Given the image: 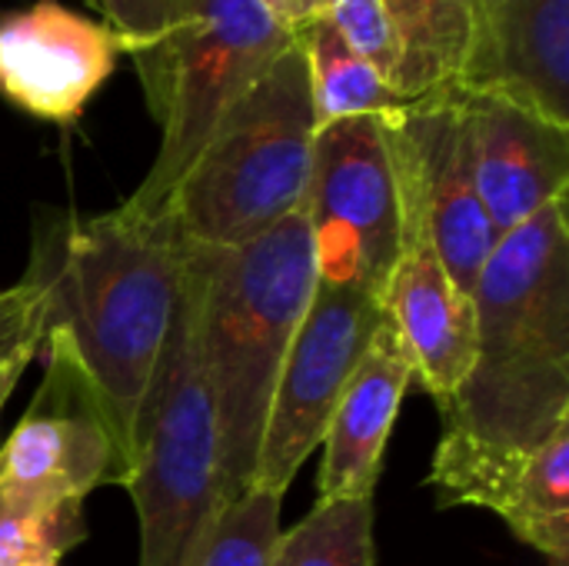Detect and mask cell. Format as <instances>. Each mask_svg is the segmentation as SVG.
I'll use <instances>...</instances> for the list:
<instances>
[{
    "label": "cell",
    "instance_id": "obj_1",
    "mask_svg": "<svg viewBox=\"0 0 569 566\" xmlns=\"http://www.w3.org/2000/svg\"><path fill=\"white\" fill-rule=\"evenodd\" d=\"M477 354L437 407V504L490 510L523 460L569 427V197L503 234L473 287Z\"/></svg>",
    "mask_w": 569,
    "mask_h": 566
},
{
    "label": "cell",
    "instance_id": "obj_2",
    "mask_svg": "<svg viewBox=\"0 0 569 566\" xmlns=\"http://www.w3.org/2000/svg\"><path fill=\"white\" fill-rule=\"evenodd\" d=\"M187 274V247L163 220L120 210L47 217L33 227L23 280L37 290L43 334L70 340L117 444L137 460V427L167 350Z\"/></svg>",
    "mask_w": 569,
    "mask_h": 566
},
{
    "label": "cell",
    "instance_id": "obj_3",
    "mask_svg": "<svg viewBox=\"0 0 569 566\" xmlns=\"http://www.w3.org/2000/svg\"><path fill=\"white\" fill-rule=\"evenodd\" d=\"M197 354L230 500L250 487L270 397L317 290L303 210L223 250H187Z\"/></svg>",
    "mask_w": 569,
    "mask_h": 566
},
{
    "label": "cell",
    "instance_id": "obj_4",
    "mask_svg": "<svg viewBox=\"0 0 569 566\" xmlns=\"http://www.w3.org/2000/svg\"><path fill=\"white\" fill-rule=\"evenodd\" d=\"M313 137L310 77L293 37L213 127L157 220L187 250H223L260 237L303 210Z\"/></svg>",
    "mask_w": 569,
    "mask_h": 566
},
{
    "label": "cell",
    "instance_id": "obj_5",
    "mask_svg": "<svg viewBox=\"0 0 569 566\" xmlns=\"http://www.w3.org/2000/svg\"><path fill=\"white\" fill-rule=\"evenodd\" d=\"M293 37L263 0H180L163 37L133 53L147 107L160 123V150L117 210L157 220L213 127Z\"/></svg>",
    "mask_w": 569,
    "mask_h": 566
},
{
    "label": "cell",
    "instance_id": "obj_6",
    "mask_svg": "<svg viewBox=\"0 0 569 566\" xmlns=\"http://www.w3.org/2000/svg\"><path fill=\"white\" fill-rule=\"evenodd\" d=\"M140 524L137 566H197L220 510L230 504L217 420L197 354L187 290L137 427V460L123 487Z\"/></svg>",
    "mask_w": 569,
    "mask_h": 566
},
{
    "label": "cell",
    "instance_id": "obj_7",
    "mask_svg": "<svg viewBox=\"0 0 569 566\" xmlns=\"http://www.w3.org/2000/svg\"><path fill=\"white\" fill-rule=\"evenodd\" d=\"M303 217L317 280L357 287L383 304L403 254V193L380 117L317 130Z\"/></svg>",
    "mask_w": 569,
    "mask_h": 566
},
{
    "label": "cell",
    "instance_id": "obj_8",
    "mask_svg": "<svg viewBox=\"0 0 569 566\" xmlns=\"http://www.w3.org/2000/svg\"><path fill=\"white\" fill-rule=\"evenodd\" d=\"M43 380L0 447V497L83 504L100 487H127L130 464L70 340L43 334Z\"/></svg>",
    "mask_w": 569,
    "mask_h": 566
},
{
    "label": "cell",
    "instance_id": "obj_9",
    "mask_svg": "<svg viewBox=\"0 0 569 566\" xmlns=\"http://www.w3.org/2000/svg\"><path fill=\"white\" fill-rule=\"evenodd\" d=\"M383 320L387 310L377 297L317 280L310 310L287 350L270 397L250 480L253 487H267L280 497L287 494L297 470L320 447L333 407Z\"/></svg>",
    "mask_w": 569,
    "mask_h": 566
},
{
    "label": "cell",
    "instance_id": "obj_10",
    "mask_svg": "<svg viewBox=\"0 0 569 566\" xmlns=\"http://www.w3.org/2000/svg\"><path fill=\"white\" fill-rule=\"evenodd\" d=\"M380 120L403 197L420 210L423 227L457 287L473 297L483 264L497 250L500 237L477 190L460 90L393 107L380 113Z\"/></svg>",
    "mask_w": 569,
    "mask_h": 566
},
{
    "label": "cell",
    "instance_id": "obj_11",
    "mask_svg": "<svg viewBox=\"0 0 569 566\" xmlns=\"http://www.w3.org/2000/svg\"><path fill=\"white\" fill-rule=\"evenodd\" d=\"M123 40L57 0L0 13V97L23 113L70 127L117 70Z\"/></svg>",
    "mask_w": 569,
    "mask_h": 566
},
{
    "label": "cell",
    "instance_id": "obj_12",
    "mask_svg": "<svg viewBox=\"0 0 569 566\" xmlns=\"http://www.w3.org/2000/svg\"><path fill=\"white\" fill-rule=\"evenodd\" d=\"M457 90L497 93L569 127V0H473Z\"/></svg>",
    "mask_w": 569,
    "mask_h": 566
},
{
    "label": "cell",
    "instance_id": "obj_13",
    "mask_svg": "<svg viewBox=\"0 0 569 566\" xmlns=\"http://www.w3.org/2000/svg\"><path fill=\"white\" fill-rule=\"evenodd\" d=\"M400 180V177H397ZM403 193V190H400ZM413 384L443 407L467 380L477 354V307L443 267L420 210L403 197V254L383 294Z\"/></svg>",
    "mask_w": 569,
    "mask_h": 566
},
{
    "label": "cell",
    "instance_id": "obj_14",
    "mask_svg": "<svg viewBox=\"0 0 569 566\" xmlns=\"http://www.w3.org/2000/svg\"><path fill=\"white\" fill-rule=\"evenodd\" d=\"M473 177L497 237L569 197V127L497 97L460 90Z\"/></svg>",
    "mask_w": 569,
    "mask_h": 566
},
{
    "label": "cell",
    "instance_id": "obj_15",
    "mask_svg": "<svg viewBox=\"0 0 569 566\" xmlns=\"http://www.w3.org/2000/svg\"><path fill=\"white\" fill-rule=\"evenodd\" d=\"M413 370L407 350L390 320L373 334L363 360L357 364L343 397L333 407L327 434L320 440L323 460L317 474L320 500L373 497L383 454L403 404Z\"/></svg>",
    "mask_w": 569,
    "mask_h": 566
},
{
    "label": "cell",
    "instance_id": "obj_16",
    "mask_svg": "<svg viewBox=\"0 0 569 566\" xmlns=\"http://www.w3.org/2000/svg\"><path fill=\"white\" fill-rule=\"evenodd\" d=\"M397 40L400 70L393 93L400 103H417L443 90H457L470 47L473 0H380Z\"/></svg>",
    "mask_w": 569,
    "mask_h": 566
},
{
    "label": "cell",
    "instance_id": "obj_17",
    "mask_svg": "<svg viewBox=\"0 0 569 566\" xmlns=\"http://www.w3.org/2000/svg\"><path fill=\"white\" fill-rule=\"evenodd\" d=\"M490 514L553 566L569 564V427H560L523 460Z\"/></svg>",
    "mask_w": 569,
    "mask_h": 566
},
{
    "label": "cell",
    "instance_id": "obj_18",
    "mask_svg": "<svg viewBox=\"0 0 569 566\" xmlns=\"http://www.w3.org/2000/svg\"><path fill=\"white\" fill-rule=\"evenodd\" d=\"M297 43L307 60L310 97H313V120L317 130L350 117H380L393 107H403L390 83L360 57L353 53L330 23L320 17L307 20L293 30Z\"/></svg>",
    "mask_w": 569,
    "mask_h": 566
},
{
    "label": "cell",
    "instance_id": "obj_19",
    "mask_svg": "<svg viewBox=\"0 0 569 566\" xmlns=\"http://www.w3.org/2000/svg\"><path fill=\"white\" fill-rule=\"evenodd\" d=\"M270 566H377L373 497L317 500V507L280 534Z\"/></svg>",
    "mask_w": 569,
    "mask_h": 566
},
{
    "label": "cell",
    "instance_id": "obj_20",
    "mask_svg": "<svg viewBox=\"0 0 569 566\" xmlns=\"http://www.w3.org/2000/svg\"><path fill=\"white\" fill-rule=\"evenodd\" d=\"M87 537L83 504L0 497V566L60 564Z\"/></svg>",
    "mask_w": 569,
    "mask_h": 566
},
{
    "label": "cell",
    "instance_id": "obj_21",
    "mask_svg": "<svg viewBox=\"0 0 569 566\" xmlns=\"http://www.w3.org/2000/svg\"><path fill=\"white\" fill-rule=\"evenodd\" d=\"M283 497L267 487L240 490L217 517L197 566H270L280 540Z\"/></svg>",
    "mask_w": 569,
    "mask_h": 566
},
{
    "label": "cell",
    "instance_id": "obj_22",
    "mask_svg": "<svg viewBox=\"0 0 569 566\" xmlns=\"http://www.w3.org/2000/svg\"><path fill=\"white\" fill-rule=\"evenodd\" d=\"M317 17L330 23L333 33L393 90V77L400 70V40L380 0H320Z\"/></svg>",
    "mask_w": 569,
    "mask_h": 566
},
{
    "label": "cell",
    "instance_id": "obj_23",
    "mask_svg": "<svg viewBox=\"0 0 569 566\" xmlns=\"http://www.w3.org/2000/svg\"><path fill=\"white\" fill-rule=\"evenodd\" d=\"M43 344V310L37 290L20 280L0 290V410Z\"/></svg>",
    "mask_w": 569,
    "mask_h": 566
},
{
    "label": "cell",
    "instance_id": "obj_24",
    "mask_svg": "<svg viewBox=\"0 0 569 566\" xmlns=\"http://www.w3.org/2000/svg\"><path fill=\"white\" fill-rule=\"evenodd\" d=\"M97 7V13L103 17V23L120 33L123 40V53H143L150 50L163 30L170 27V20L177 17L180 0H87Z\"/></svg>",
    "mask_w": 569,
    "mask_h": 566
},
{
    "label": "cell",
    "instance_id": "obj_25",
    "mask_svg": "<svg viewBox=\"0 0 569 566\" xmlns=\"http://www.w3.org/2000/svg\"><path fill=\"white\" fill-rule=\"evenodd\" d=\"M290 30H297V27H303L307 20H313L317 17V7H320V0H263Z\"/></svg>",
    "mask_w": 569,
    "mask_h": 566
},
{
    "label": "cell",
    "instance_id": "obj_26",
    "mask_svg": "<svg viewBox=\"0 0 569 566\" xmlns=\"http://www.w3.org/2000/svg\"><path fill=\"white\" fill-rule=\"evenodd\" d=\"M23 566H57V564H23Z\"/></svg>",
    "mask_w": 569,
    "mask_h": 566
}]
</instances>
